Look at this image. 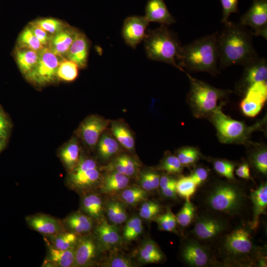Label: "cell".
I'll use <instances>...</instances> for the list:
<instances>
[{
    "label": "cell",
    "mask_w": 267,
    "mask_h": 267,
    "mask_svg": "<svg viewBox=\"0 0 267 267\" xmlns=\"http://www.w3.org/2000/svg\"><path fill=\"white\" fill-rule=\"evenodd\" d=\"M217 35V46L221 68L243 65L258 57L252 44L251 34L245 26L231 22L224 23Z\"/></svg>",
    "instance_id": "obj_1"
},
{
    "label": "cell",
    "mask_w": 267,
    "mask_h": 267,
    "mask_svg": "<svg viewBox=\"0 0 267 267\" xmlns=\"http://www.w3.org/2000/svg\"><path fill=\"white\" fill-rule=\"evenodd\" d=\"M218 32L182 46L178 66L183 69L206 72L213 75L218 73L219 55L217 46Z\"/></svg>",
    "instance_id": "obj_2"
},
{
    "label": "cell",
    "mask_w": 267,
    "mask_h": 267,
    "mask_svg": "<svg viewBox=\"0 0 267 267\" xmlns=\"http://www.w3.org/2000/svg\"><path fill=\"white\" fill-rule=\"evenodd\" d=\"M166 26L162 25L157 29L147 31L144 40L147 56L150 60L171 64L184 72L177 63L182 46Z\"/></svg>",
    "instance_id": "obj_3"
},
{
    "label": "cell",
    "mask_w": 267,
    "mask_h": 267,
    "mask_svg": "<svg viewBox=\"0 0 267 267\" xmlns=\"http://www.w3.org/2000/svg\"><path fill=\"white\" fill-rule=\"evenodd\" d=\"M184 73L190 82L187 100L194 116L198 118L209 117L224 102L218 103L230 93V90L216 88Z\"/></svg>",
    "instance_id": "obj_4"
},
{
    "label": "cell",
    "mask_w": 267,
    "mask_h": 267,
    "mask_svg": "<svg viewBox=\"0 0 267 267\" xmlns=\"http://www.w3.org/2000/svg\"><path fill=\"white\" fill-rule=\"evenodd\" d=\"M224 104L222 103L209 116L217 130L219 140L224 143H249L251 134L259 128L262 122L248 126L244 123L225 115L222 110Z\"/></svg>",
    "instance_id": "obj_5"
},
{
    "label": "cell",
    "mask_w": 267,
    "mask_h": 267,
    "mask_svg": "<svg viewBox=\"0 0 267 267\" xmlns=\"http://www.w3.org/2000/svg\"><path fill=\"white\" fill-rule=\"evenodd\" d=\"M244 200V194L238 186L221 182L216 184L209 192L206 202L214 210L233 215L241 210Z\"/></svg>",
    "instance_id": "obj_6"
},
{
    "label": "cell",
    "mask_w": 267,
    "mask_h": 267,
    "mask_svg": "<svg viewBox=\"0 0 267 267\" xmlns=\"http://www.w3.org/2000/svg\"><path fill=\"white\" fill-rule=\"evenodd\" d=\"M63 59L47 47H44L40 51L39 58L36 66L25 75L26 78L30 82L39 86L52 82L57 78V70Z\"/></svg>",
    "instance_id": "obj_7"
},
{
    "label": "cell",
    "mask_w": 267,
    "mask_h": 267,
    "mask_svg": "<svg viewBox=\"0 0 267 267\" xmlns=\"http://www.w3.org/2000/svg\"><path fill=\"white\" fill-rule=\"evenodd\" d=\"M100 178V173L95 161L80 157L78 164L70 171L68 179L74 187L85 189L96 184Z\"/></svg>",
    "instance_id": "obj_8"
},
{
    "label": "cell",
    "mask_w": 267,
    "mask_h": 267,
    "mask_svg": "<svg viewBox=\"0 0 267 267\" xmlns=\"http://www.w3.org/2000/svg\"><path fill=\"white\" fill-rule=\"evenodd\" d=\"M110 121L97 115H90L81 123L78 134L85 144L90 148H94L98 140L110 125Z\"/></svg>",
    "instance_id": "obj_9"
},
{
    "label": "cell",
    "mask_w": 267,
    "mask_h": 267,
    "mask_svg": "<svg viewBox=\"0 0 267 267\" xmlns=\"http://www.w3.org/2000/svg\"><path fill=\"white\" fill-rule=\"evenodd\" d=\"M241 25L251 27L256 36L267 37V1L254 0L250 9L240 18Z\"/></svg>",
    "instance_id": "obj_10"
},
{
    "label": "cell",
    "mask_w": 267,
    "mask_h": 267,
    "mask_svg": "<svg viewBox=\"0 0 267 267\" xmlns=\"http://www.w3.org/2000/svg\"><path fill=\"white\" fill-rule=\"evenodd\" d=\"M267 99V81L254 84L247 89L240 102L242 112L247 117H255L261 112Z\"/></svg>",
    "instance_id": "obj_11"
},
{
    "label": "cell",
    "mask_w": 267,
    "mask_h": 267,
    "mask_svg": "<svg viewBox=\"0 0 267 267\" xmlns=\"http://www.w3.org/2000/svg\"><path fill=\"white\" fill-rule=\"evenodd\" d=\"M149 22L144 16H131L124 21L122 35L125 43L133 48L144 41Z\"/></svg>",
    "instance_id": "obj_12"
},
{
    "label": "cell",
    "mask_w": 267,
    "mask_h": 267,
    "mask_svg": "<svg viewBox=\"0 0 267 267\" xmlns=\"http://www.w3.org/2000/svg\"><path fill=\"white\" fill-rule=\"evenodd\" d=\"M250 237L244 228H237L226 236L223 243L224 249L232 256L247 255L250 254L253 247Z\"/></svg>",
    "instance_id": "obj_13"
},
{
    "label": "cell",
    "mask_w": 267,
    "mask_h": 267,
    "mask_svg": "<svg viewBox=\"0 0 267 267\" xmlns=\"http://www.w3.org/2000/svg\"><path fill=\"white\" fill-rule=\"evenodd\" d=\"M244 72L239 87L244 91L254 84L266 81L267 79V60L259 56L244 65Z\"/></svg>",
    "instance_id": "obj_14"
},
{
    "label": "cell",
    "mask_w": 267,
    "mask_h": 267,
    "mask_svg": "<svg viewBox=\"0 0 267 267\" xmlns=\"http://www.w3.org/2000/svg\"><path fill=\"white\" fill-rule=\"evenodd\" d=\"M79 32V30L68 25L60 32L51 35L46 47L60 57L66 58Z\"/></svg>",
    "instance_id": "obj_15"
},
{
    "label": "cell",
    "mask_w": 267,
    "mask_h": 267,
    "mask_svg": "<svg viewBox=\"0 0 267 267\" xmlns=\"http://www.w3.org/2000/svg\"><path fill=\"white\" fill-rule=\"evenodd\" d=\"M26 221L32 228L45 235L53 236L63 231L61 222L48 216L42 214L31 216Z\"/></svg>",
    "instance_id": "obj_16"
},
{
    "label": "cell",
    "mask_w": 267,
    "mask_h": 267,
    "mask_svg": "<svg viewBox=\"0 0 267 267\" xmlns=\"http://www.w3.org/2000/svg\"><path fill=\"white\" fill-rule=\"evenodd\" d=\"M144 16L150 22L162 25H171L176 20L169 11L164 0H148L145 6Z\"/></svg>",
    "instance_id": "obj_17"
},
{
    "label": "cell",
    "mask_w": 267,
    "mask_h": 267,
    "mask_svg": "<svg viewBox=\"0 0 267 267\" xmlns=\"http://www.w3.org/2000/svg\"><path fill=\"white\" fill-rule=\"evenodd\" d=\"M89 47L88 39L84 33L79 31L66 58L75 62L79 68H85L87 66Z\"/></svg>",
    "instance_id": "obj_18"
},
{
    "label": "cell",
    "mask_w": 267,
    "mask_h": 267,
    "mask_svg": "<svg viewBox=\"0 0 267 267\" xmlns=\"http://www.w3.org/2000/svg\"><path fill=\"white\" fill-rule=\"evenodd\" d=\"M182 256L184 261L193 267L206 266L210 260L206 249L194 240H189L184 246Z\"/></svg>",
    "instance_id": "obj_19"
},
{
    "label": "cell",
    "mask_w": 267,
    "mask_h": 267,
    "mask_svg": "<svg viewBox=\"0 0 267 267\" xmlns=\"http://www.w3.org/2000/svg\"><path fill=\"white\" fill-rule=\"evenodd\" d=\"M224 229V225L221 221L210 217H202L197 220L194 231L198 238L206 240L215 237Z\"/></svg>",
    "instance_id": "obj_20"
},
{
    "label": "cell",
    "mask_w": 267,
    "mask_h": 267,
    "mask_svg": "<svg viewBox=\"0 0 267 267\" xmlns=\"http://www.w3.org/2000/svg\"><path fill=\"white\" fill-rule=\"evenodd\" d=\"M110 131L120 145L129 151L135 149V139L129 126L122 120L110 122Z\"/></svg>",
    "instance_id": "obj_21"
},
{
    "label": "cell",
    "mask_w": 267,
    "mask_h": 267,
    "mask_svg": "<svg viewBox=\"0 0 267 267\" xmlns=\"http://www.w3.org/2000/svg\"><path fill=\"white\" fill-rule=\"evenodd\" d=\"M251 199L253 206V214L251 226L256 229L258 226L261 215L265 213L267 206V185L261 184L251 193Z\"/></svg>",
    "instance_id": "obj_22"
},
{
    "label": "cell",
    "mask_w": 267,
    "mask_h": 267,
    "mask_svg": "<svg viewBox=\"0 0 267 267\" xmlns=\"http://www.w3.org/2000/svg\"><path fill=\"white\" fill-rule=\"evenodd\" d=\"M39 54L40 51L27 47H16L14 51L15 59L20 71L25 76L36 66Z\"/></svg>",
    "instance_id": "obj_23"
},
{
    "label": "cell",
    "mask_w": 267,
    "mask_h": 267,
    "mask_svg": "<svg viewBox=\"0 0 267 267\" xmlns=\"http://www.w3.org/2000/svg\"><path fill=\"white\" fill-rule=\"evenodd\" d=\"M138 168V163L133 157L127 154H122L105 167V170L116 171L129 177L135 174Z\"/></svg>",
    "instance_id": "obj_24"
},
{
    "label": "cell",
    "mask_w": 267,
    "mask_h": 267,
    "mask_svg": "<svg viewBox=\"0 0 267 267\" xmlns=\"http://www.w3.org/2000/svg\"><path fill=\"white\" fill-rule=\"evenodd\" d=\"M96 145L99 156L104 160L109 159L116 155L121 146L110 131L106 130L100 136Z\"/></svg>",
    "instance_id": "obj_25"
},
{
    "label": "cell",
    "mask_w": 267,
    "mask_h": 267,
    "mask_svg": "<svg viewBox=\"0 0 267 267\" xmlns=\"http://www.w3.org/2000/svg\"><path fill=\"white\" fill-rule=\"evenodd\" d=\"M129 183V177L116 171H108L103 177L101 191L111 193L125 188Z\"/></svg>",
    "instance_id": "obj_26"
},
{
    "label": "cell",
    "mask_w": 267,
    "mask_h": 267,
    "mask_svg": "<svg viewBox=\"0 0 267 267\" xmlns=\"http://www.w3.org/2000/svg\"><path fill=\"white\" fill-rule=\"evenodd\" d=\"M60 157L66 167L72 171L78 164L80 159V148L77 139L73 138L60 150Z\"/></svg>",
    "instance_id": "obj_27"
},
{
    "label": "cell",
    "mask_w": 267,
    "mask_h": 267,
    "mask_svg": "<svg viewBox=\"0 0 267 267\" xmlns=\"http://www.w3.org/2000/svg\"><path fill=\"white\" fill-rule=\"evenodd\" d=\"M96 246L90 239H84L80 242L75 251V263L78 266H84L90 262L96 254Z\"/></svg>",
    "instance_id": "obj_28"
},
{
    "label": "cell",
    "mask_w": 267,
    "mask_h": 267,
    "mask_svg": "<svg viewBox=\"0 0 267 267\" xmlns=\"http://www.w3.org/2000/svg\"><path fill=\"white\" fill-rule=\"evenodd\" d=\"M50 261L61 267H69L75 263V251L73 249L60 250L50 245L48 248Z\"/></svg>",
    "instance_id": "obj_29"
},
{
    "label": "cell",
    "mask_w": 267,
    "mask_h": 267,
    "mask_svg": "<svg viewBox=\"0 0 267 267\" xmlns=\"http://www.w3.org/2000/svg\"><path fill=\"white\" fill-rule=\"evenodd\" d=\"M67 225L76 233H82L89 231L92 225L91 219L80 213H74L66 219Z\"/></svg>",
    "instance_id": "obj_30"
},
{
    "label": "cell",
    "mask_w": 267,
    "mask_h": 267,
    "mask_svg": "<svg viewBox=\"0 0 267 267\" xmlns=\"http://www.w3.org/2000/svg\"><path fill=\"white\" fill-rule=\"evenodd\" d=\"M96 231L100 240L106 245H114L119 241L120 236L116 229L106 221L98 226Z\"/></svg>",
    "instance_id": "obj_31"
},
{
    "label": "cell",
    "mask_w": 267,
    "mask_h": 267,
    "mask_svg": "<svg viewBox=\"0 0 267 267\" xmlns=\"http://www.w3.org/2000/svg\"><path fill=\"white\" fill-rule=\"evenodd\" d=\"M16 47H27L40 51L44 47L36 37L29 25L26 26L19 34Z\"/></svg>",
    "instance_id": "obj_32"
},
{
    "label": "cell",
    "mask_w": 267,
    "mask_h": 267,
    "mask_svg": "<svg viewBox=\"0 0 267 267\" xmlns=\"http://www.w3.org/2000/svg\"><path fill=\"white\" fill-rule=\"evenodd\" d=\"M79 68L75 62L64 58L58 66L56 73L57 78L66 82L73 81L78 76Z\"/></svg>",
    "instance_id": "obj_33"
},
{
    "label": "cell",
    "mask_w": 267,
    "mask_h": 267,
    "mask_svg": "<svg viewBox=\"0 0 267 267\" xmlns=\"http://www.w3.org/2000/svg\"><path fill=\"white\" fill-rule=\"evenodd\" d=\"M84 211L90 217L98 218L102 211V202L99 196L96 194H89L83 200Z\"/></svg>",
    "instance_id": "obj_34"
},
{
    "label": "cell",
    "mask_w": 267,
    "mask_h": 267,
    "mask_svg": "<svg viewBox=\"0 0 267 267\" xmlns=\"http://www.w3.org/2000/svg\"><path fill=\"white\" fill-rule=\"evenodd\" d=\"M139 257L146 263H154L161 261L163 255L158 247L152 242L145 243L139 250Z\"/></svg>",
    "instance_id": "obj_35"
},
{
    "label": "cell",
    "mask_w": 267,
    "mask_h": 267,
    "mask_svg": "<svg viewBox=\"0 0 267 267\" xmlns=\"http://www.w3.org/2000/svg\"><path fill=\"white\" fill-rule=\"evenodd\" d=\"M52 236V246L60 250L73 249L77 240L76 234L72 232H62Z\"/></svg>",
    "instance_id": "obj_36"
},
{
    "label": "cell",
    "mask_w": 267,
    "mask_h": 267,
    "mask_svg": "<svg viewBox=\"0 0 267 267\" xmlns=\"http://www.w3.org/2000/svg\"><path fill=\"white\" fill-rule=\"evenodd\" d=\"M197 184L190 176L182 177L176 182V191L186 201H190L191 197L195 193Z\"/></svg>",
    "instance_id": "obj_37"
},
{
    "label": "cell",
    "mask_w": 267,
    "mask_h": 267,
    "mask_svg": "<svg viewBox=\"0 0 267 267\" xmlns=\"http://www.w3.org/2000/svg\"><path fill=\"white\" fill-rule=\"evenodd\" d=\"M33 22L51 35L60 32L68 25L59 19L51 17L40 18Z\"/></svg>",
    "instance_id": "obj_38"
},
{
    "label": "cell",
    "mask_w": 267,
    "mask_h": 267,
    "mask_svg": "<svg viewBox=\"0 0 267 267\" xmlns=\"http://www.w3.org/2000/svg\"><path fill=\"white\" fill-rule=\"evenodd\" d=\"M159 168L168 174H179L182 172L183 166L177 156L169 153L164 157Z\"/></svg>",
    "instance_id": "obj_39"
},
{
    "label": "cell",
    "mask_w": 267,
    "mask_h": 267,
    "mask_svg": "<svg viewBox=\"0 0 267 267\" xmlns=\"http://www.w3.org/2000/svg\"><path fill=\"white\" fill-rule=\"evenodd\" d=\"M109 220L115 224L123 223L127 219V214L123 206L118 202L110 203L107 209Z\"/></svg>",
    "instance_id": "obj_40"
},
{
    "label": "cell",
    "mask_w": 267,
    "mask_h": 267,
    "mask_svg": "<svg viewBox=\"0 0 267 267\" xmlns=\"http://www.w3.org/2000/svg\"><path fill=\"white\" fill-rule=\"evenodd\" d=\"M199 150L193 147H184L178 150L177 156L183 166H189L196 162L200 157Z\"/></svg>",
    "instance_id": "obj_41"
},
{
    "label": "cell",
    "mask_w": 267,
    "mask_h": 267,
    "mask_svg": "<svg viewBox=\"0 0 267 267\" xmlns=\"http://www.w3.org/2000/svg\"><path fill=\"white\" fill-rule=\"evenodd\" d=\"M146 190L140 187H133L125 189L121 194L122 199L127 204L134 205L144 200Z\"/></svg>",
    "instance_id": "obj_42"
},
{
    "label": "cell",
    "mask_w": 267,
    "mask_h": 267,
    "mask_svg": "<svg viewBox=\"0 0 267 267\" xmlns=\"http://www.w3.org/2000/svg\"><path fill=\"white\" fill-rule=\"evenodd\" d=\"M160 176L156 172L146 171L140 176L139 182L142 188L147 191H151L159 186Z\"/></svg>",
    "instance_id": "obj_43"
},
{
    "label": "cell",
    "mask_w": 267,
    "mask_h": 267,
    "mask_svg": "<svg viewBox=\"0 0 267 267\" xmlns=\"http://www.w3.org/2000/svg\"><path fill=\"white\" fill-rule=\"evenodd\" d=\"M156 222L161 230L170 232L175 230L178 222L176 216L169 209L165 214L157 217Z\"/></svg>",
    "instance_id": "obj_44"
},
{
    "label": "cell",
    "mask_w": 267,
    "mask_h": 267,
    "mask_svg": "<svg viewBox=\"0 0 267 267\" xmlns=\"http://www.w3.org/2000/svg\"><path fill=\"white\" fill-rule=\"evenodd\" d=\"M213 166L216 172L219 175L229 180L234 179L235 165L233 162L226 160L218 159L214 161Z\"/></svg>",
    "instance_id": "obj_45"
},
{
    "label": "cell",
    "mask_w": 267,
    "mask_h": 267,
    "mask_svg": "<svg viewBox=\"0 0 267 267\" xmlns=\"http://www.w3.org/2000/svg\"><path fill=\"white\" fill-rule=\"evenodd\" d=\"M195 209L190 201H186L181 210L176 216L177 222L182 226H188L194 215Z\"/></svg>",
    "instance_id": "obj_46"
},
{
    "label": "cell",
    "mask_w": 267,
    "mask_h": 267,
    "mask_svg": "<svg viewBox=\"0 0 267 267\" xmlns=\"http://www.w3.org/2000/svg\"><path fill=\"white\" fill-rule=\"evenodd\" d=\"M161 207L159 204L154 201L144 203L139 211L140 216L145 220H151L156 218L159 214Z\"/></svg>",
    "instance_id": "obj_47"
},
{
    "label": "cell",
    "mask_w": 267,
    "mask_h": 267,
    "mask_svg": "<svg viewBox=\"0 0 267 267\" xmlns=\"http://www.w3.org/2000/svg\"><path fill=\"white\" fill-rule=\"evenodd\" d=\"M253 162L256 169L263 174L267 173V152L266 149H261L253 155Z\"/></svg>",
    "instance_id": "obj_48"
},
{
    "label": "cell",
    "mask_w": 267,
    "mask_h": 267,
    "mask_svg": "<svg viewBox=\"0 0 267 267\" xmlns=\"http://www.w3.org/2000/svg\"><path fill=\"white\" fill-rule=\"evenodd\" d=\"M222 7V18L223 24L228 22V19L232 13L238 11V0H220Z\"/></svg>",
    "instance_id": "obj_49"
},
{
    "label": "cell",
    "mask_w": 267,
    "mask_h": 267,
    "mask_svg": "<svg viewBox=\"0 0 267 267\" xmlns=\"http://www.w3.org/2000/svg\"><path fill=\"white\" fill-rule=\"evenodd\" d=\"M29 25L36 37L46 47L49 43L51 35L37 26L33 22L29 23Z\"/></svg>",
    "instance_id": "obj_50"
},
{
    "label": "cell",
    "mask_w": 267,
    "mask_h": 267,
    "mask_svg": "<svg viewBox=\"0 0 267 267\" xmlns=\"http://www.w3.org/2000/svg\"><path fill=\"white\" fill-rule=\"evenodd\" d=\"M190 177L198 186L207 179L208 172L205 168L198 167L193 171Z\"/></svg>",
    "instance_id": "obj_51"
},
{
    "label": "cell",
    "mask_w": 267,
    "mask_h": 267,
    "mask_svg": "<svg viewBox=\"0 0 267 267\" xmlns=\"http://www.w3.org/2000/svg\"><path fill=\"white\" fill-rule=\"evenodd\" d=\"M9 123L5 115L0 113V136L7 138L9 131Z\"/></svg>",
    "instance_id": "obj_52"
},
{
    "label": "cell",
    "mask_w": 267,
    "mask_h": 267,
    "mask_svg": "<svg viewBox=\"0 0 267 267\" xmlns=\"http://www.w3.org/2000/svg\"><path fill=\"white\" fill-rule=\"evenodd\" d=\"M111 267H133L132 262L126 258L123 257H117L110 261L108 264Z\"/></svg>",
    "instance_id": "obj_53"
},
{
    "label": "cell",
    "mask_w": 267,
    "mask_h": 267,
    "mask_svg": "<svg viewBox=\"0 0 267 267\" xmlns=\"http://www.w3.org/2000/svg\"><path fill=\"white\" fill-rule=\"evenodd\" d=\"M142 224L141 220L138 217L131 218L127 223L124 229V237Z\"/></svg>",
    "instance_id": "obj_54"
},
{
    "label": "cell",
    "mask_w": 267,
    "mask_h": 267,
    "mask_svg": "<svg viewBox=\"0 0 267 267\" xmlns=\"http://www.w3.org/2000/svg\"><path fill=\"white\" fill-rule=\"evenodd\" d=\"M235 173L240 178L247 179L251 178L250 168L247 163H243L239 166Z\"/></svg>",
    "instance_id": "obj_55"
},
{
    "label": "cell",
    "mask_w": 267,
    "mask_h": 267,
    "mask_svg": "<svg viewBox=\"0 0 267 267\" xmlns=\"http://www.w3.org/2000/svg\"><path fill=\"white\" fill-rule=\"evenodd\" d=\"M176 182L177 180L169 176L164 175L160 177L159 186L162 189L170 185L175 184H176Z\"/></svg>",
    "instance_id": "obj_56"
},
{
    "label": "cell",
    "mask_w": 267,
    "mask_h": 267,
    "mask_svg": "<svg viewBox=\"0 0 267 267\" xmlns=\"http://www.w3.org/2000/svg\"><path fill=\"white\" fill-rule=\"evenodd\" d=\"M176 185V184H173L162 189L163 195L168 198H175L177 193Z\"/></svg>",
    "instance_id": "obj_57"
},
{
    "label": "cell",
    "mask_w": 267,
    "mask_h": 267,
    "mask_svg": "<svg viewBox=\"0 0 267 267\" xmlns=\"http://www.w3.org/2000/svg\"><path fill=\"white\" fill-rule=\"evenodd\" d=\"M6 144V138L0 136V152L4 148Z\"/></svg>",
    "instance_id": "obj_58"
},
{
    "label": "cell",
    "mask_w": 267,
    "mask_h": 267,
    "mask_svg": "<svg viewBox=\"0 0 267 267\" xmlns=\"http://www.w3.org/2000/svg\"><path fill=\"white\" fill-rule=\"evenodd\" d=\"M0 112H1V110H0Z\"/></svg>",
    "instance_id": "obj_59"
}]
</instances>
